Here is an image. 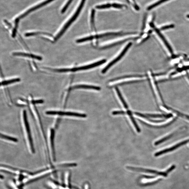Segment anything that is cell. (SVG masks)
I'll return each instance as SVG.
<instances>
[{
  "label": "cell",
  "instance_id": "1",
  "mask_svg": "<svg viewBox=\"0 0 189 189\" xmlns=\"http://www.w3.org/2000/svg\"><path fill=\"white\" fill-rule=\"evenodd\" d=\"M106 62V60L103 59L102 60L97 61L96 63L88 64V65L77 67L71 68H63L60 69H54L53 71L58 73H66L69 72H76L81 71L88 70V69L94 68L102 65Z\"/></svg>",
  "mask_w": 189,
  "mask_h": 189
},
{
  "label": "cell",
  "instance_id": "2",
  "mask_svg": "<svg viewBox=\"0 0 189 189\" xmlns=\"http://www.w3.org/2000/svg\"><path fill=\"white\" fill-rule=\"evenodd\" d=\"M85 2V0H82L79 6L78 7L77 10L76 11L75 13L74 14L73 16H72L70 20L68 21V22L65 24V25L63 26V28H62L60 31L57 35L56 37L55 38V41H56L58 40L65 33L67 29L69 26L71 25V24L77 19L78 15H79L81 11L82 10Z\"/></svg>",
  "mask_w": 189,
  "mask_h": 189
},
{
  "label": "cell",
  "instance_id": "3",
  "mask_svg": "<svg viewBox=\"0 0 189 189\" xmlns=\"http://www.w3.org/2000/svg\"><path fill=\"white\" fill-rule=\"evenodd\" d=\"M126 168L128 170L130 171L154 174L158 176L166 177L167 176L168 173L173 170L175 168V167L174 166H172L170 168L167 170L166 172H159L154 170L140 168V167H134L131 166H126Z\"/></svg>",
  "mask_w": 189,
  "mask_h": 189
},
{
  "label": "cell",
  "instance_id": "4",
  "mask_svg": "<svg viewBox=\"0 0 189 189\" xmlns=\"http://www.w3.org/2000/svg\"><path fill=\"white\" fill-rule=\"evenodd\" d=\"M23 119L24 124L25 127L26 133H27V138L29 143L31 151L33 154H34L35 150L33 145V141L31 133V132L30 126L28 121L27 113L25 110H24L23 112Z\"/></svg>",
  "mask_w": 189,
  "mask_h": 189
},
{
  "label": "cell",
  "instance_id": "5",
  "mask_svg": "<svg viewBox=\"0 0 189 189\" xmlns=\"http://www.w3.org/2000/svg\"><path fill=\"white\" fill-rule=\"evenodd\" d=\"M132 45V43L130 42L126 45V46L124 47V49L122 51L121 53L119 54L118 56H117L115 59L113 60L108 64L103 69L102 72L103 74H104L107 72L109 69L113 66L114 64H115L117 62H118L122 57L124 56L127 52L128 51V49H130L131 45Z\"/></svg>",
  "mask_w": 189,
  "mask_h": 189
},
{
  "label": "cell",
  "instance_id": "6",
  "mask_svg": "<svg viewBox=\"0 0 189 189\" xmlns=\"http://www.w3.org/2000/svg\"><path fill=\"white\" fill-rule=\"evenodd\" d=\"M46 114L49 115H59L61 116H68L78 117L80 118H85L87 115L85 114L77 113V112H65L61 111H47Z\"/></svg>",
  "mask_w": 189,
  "mask_h": 189
},
{
  "label": "cell",
  "instance_id": "7",
  "mask_svg": "<svg viewBox=\"0 0 189 189\" xmlns=\"http://www.w3.org/2000/svg\"><path fill=\"white\" fill-rule=\"evenodd\" d=\"M53 170L52 169H49L46 170L42 171L41 172H39V173H37L35 174L34 176H31L29 177L28 178H26L25 179L24 182V183L28 184L32 182L33 181H35L37 179H39L45 176L51 172H53Z\"/></svg>",
  "mask_w": 189,
  "mask_h": 189
},
{
  "label": "cell",
  "instance_id": "8",
  "mask_svg": "<svg viewBox=\"0 0 189 189\" xmlns=\"http://www.w3.org/2000/svg\"><path fill=\"white\" fill-rule=\"evenodd\" d=\"M121 35V33H107L99 35H97L90 36L89 37L82 38V39L77 40H76V42L78 43H80L88 41L95 39V38H100L104 37L109 36L118 35Z\"/></svg>",
  "mask_w": 189,
  "mask_h": 189
},
{
  "label": "cell",
  "instance_id": "9",
  "mask_svg": "<svg viewBox=\"0 0 189 189\" xmlns=\"http://www.w3.org/2000/svg\"><path fill=\"white\" fill-rule=\"evenodd\" d=\"M189 142V139L184 140L183 142H182L180 143L177 144L173 146L172 147H171L167 148L166 149L164 150H163L161 151L155 153V157H158L160 156L162 154H163L166 153L173 151L175 150L178 148L186 144Z\"/></svg>",
  "mask_w": 189,
  "mask_h": 189
},
{
  "label": "cell",
  "instance_id": "10",
  "mask_svg": "<svg viewBox=\"0 0 189 189\" xmlns=\"http://www.w3.org/2000/svg\"><path fill=\"white\" fill-rule=\"evenodd\" d=\"M54 1V0H46V1L42 2V3H41L40 4L38 5H37L33 7V8L29 9L27 11H26L24 13L22 14H21L20 16L17 18L20 20V19H22L25 16H27L28 14L31 13V12L35 11L36 9H39L42 7L48 4L51 3L52 1Z\"/></svg>",
  "mask_w": 189,
  "mask_h": 189
},
{
  "label": "cell",
  "instance_id": "11",
  "mask_svg": "<svg viewBox=\"0 0 189 189\" xmlns=\"http://www.w3.org/2000/svg\"><path fill=\"white\" fill-rule=\"evenodd\" d=\"M55 131L53 129H51L50 130V142H51V151L53 159L54 162L56 161V154H55L54 147Z\"/></svg>",
  "mask_w": 189,
  "mask_h": 189
},
{
  "label": "cell",
  "instance_id": "12",
  "mask_svg": "<svg viewBox=\"0 0 189 189\" xmlns=\"http://www.w3.org/2000/svg\"><path fill=\"white\" fill-rule=\"evenodd\" d=\"M79 89H92L96 90H100V88L99 87H97V86L92 85H79L73 86V87H71L70 88V89L71 90Z\"/></svg>",
  "mask_w": 189,
  "mask_h": 189
},
{
  "label": "cell",
  "instance_id": "13",
  "mask_svg": "<svg viewBox=\"0 0 189 189\" xmlns=\"http://www.w3.org/2000/svg\"><path fill=\"white\" fill-rule=\"evenodd\" d=\"M13 55L14 56L28 57L29 58L36 59L40 61L42 60V57L40 56L32 54L25 53L14 52L13 53Z\"/></svg>",
  "mask_w": 189,
  "mask_h": 189
},
{
  "label": "cell",
  "instance_id": "14",
  "mask_svg": "<svg viewBox=\"0 0 189 189\" xmlns=\"http://www.w3.org/2000/svg\"><path fill=\"white\" fill-rule=\"evenodd\" d=\"M154 30L155 32H156L158 35H159L160 38H161L162 41L163 42L164 44L165 45L169 52H170L171 53H173V49H172L171 47L169 44V42H167V40L165 39V38L164 36L160 32V31L158 29V28H155Z\"/></svg>",
  "mask_w": 189,
  "mask_h": 189
},
{
  "label": "cell",
  "instance_id": "15",
  "mask_svg": "<svg viewBox=\"0 0 189 189\" xmlns=\"http://www.w3.org/2000/svg\"><path fill=\"white\" fill-rule=\"evenodd\" d=\"M126 114H128L129 117H130L131 120L134 126H135L136 130H137L138 133H140L141 132L140 129L132 115V112L130 111H128L126 112Z\"/></svg>",
  "mask_w": 189,
  "mask_h": 189
},
{
  "label": "cell",
  "instance_id": "16",
  "mask_svg": "<svg viewBox=\"0 0 189 189\" xmlns=\"http://www.w3.org/2000/svg\"><path fill=\"white\" fill-rule=\"evenodd\" d=\"M146 115L148 118H171L173 115L171 114H147Z\"/></svg>",
  "mask_w": 189,
  "mask_h": 189
},
{
  "label": "cell",
  "instance_id": "17",
  "mask_svg": "<svg viewBox=\"0 0 189 189\" xmlns=\"http://www.w3.org/2000/svg\"><path fill=\"white\" fill-rule=\"evenodd\" d=\"M115 90H116L117 94L118 95L119 99L121 100L122 103L123 105V106L125 109H127L128 108V106L127 104H126L125 100H124V98L123 97L122 95L121 92L119 91L118 88L117 87H115Z\"/></svg>",
  "mask_w": 189,
  "mask_h": 189
},
{
  "label": "cell",
  "instance_id": "18",
  "mask_svg": "<svg viewBox=\"0 0 189 189\" xmlns=\"http://www.w3.org/2000/svg\"><path fill=\"white\" fill-rule=\"evenodd\" d=\"M20 78H15L9 80H5L2 81L1 83V86H5L10 85L11 84L20 82Z\"/></svg>",
  "mask_w": 189,
  "mask_h": 189
},
{
  "label": "cell",
  "instance_id": "19",
  "mask_svg": "<svg viewBox=\"0 0 189 189\" xmlns=\"http://www.w3.org/2000/svg\"><path fill=\"white\" fill-rule=\"evenodd\" d=\"M71 173L69 171H67L64 176V181L67 187L70 188Z\"/></svg>",
  "mask_w": 189,
  "mask_h": 189
},
{
  "label": "cell",
  "instance_id": "20",
  "mask_svg": "<svg viewBox=\"0 0 189 189\" xmlns=\"http://www.w3.org/2000/svg\"><path fill=\"white\" fill-rule=\"evenodd\" d=\"M1 137L3 139L11 141L14 142L16 143L18 142L17 139L13 137H10V136L5 135L2 133L1 134Z\"/></svg>",
  "mask_w": 189,
  "mask_h": 189
},
{
  "label": "cell",
  "instance_id": "21",
  "mask_svg": "<svg viewBox=\"0 0 189 189\" xmlns=\"http://www.w3.org/2000/svg\"><path fill=\"white\" fill-rule=\"evenodd\" d=\"M168 1H169V0H160V1L156 2V3L153 4L152 5L148 7L147 8V10L149 11L151 9L154 8L155 7L158 6L159 5L163 3H164V2H166Z\"/></svg>",
  "mask_w": 189,
  "mask_h": 189
},
{
  "label": "cell",
  "instance_id": "22",
  "mask_svg": "<svg viewBox=\"0 0 189 189\" xmlns=\"http://www.w3.org/2000/svg\"><path fill=\"white\" fill-rule=\"evenodd\" d=\"M174 133L168 136H167V137H165L163 138L162 139L160 140H159L157 141V142H155L154 143V145H158L160 144H161L162 143H163L165 142V141L168 140L169 139L171 138L172 136L174 135Z\"/></svg>",
  "mask_w": 189,
  "mask_h": 189
},
{
  "label": "cell",
  "instance_id": "23",
  "mask_svg": "<svg viewBox=\"0 0 189 189\" xmlns=\"http://www.w3.org/2000/svg\"><path fill=\"white\" fill-rule=\"evenodd\" d=\"M76 166H77V164L75 163H64L58 165V166L60 167H72Z\"/></svg>",
  "mask_w": 189,
  "mask_h": 189
},
{
  "label": "cell",
  "instance_id": "24",
  "mask_svg": "<svg viewBox=\"0 0 189 189\" xmlns=\"http://www.w3.org/2000/svg\"><path fill=\"white\" fill-rule=\"evenodd\" d=\"M111 5L110 4H107L102 5H97L96 6V8L98 9H108L111 8Z\"/></svg>",
  "mask_w": 189,
  "mask_h": 189
},
{
  "label": "cell",
  "instance_id": "25",
  "mask_svg": "<svg viewBox=\"0 0 189 189\" xmlns=\"http://www.w3.org/2000/svg\"><path fill=\"white\" fill-rule=\"evenodd\" d=\"M73 1V0H69L67 3H66V5L64 6L63 9H62L61 11L62 13H65V12L67 10V9L68 8V6L69 5H70V4Z\"/></svg>",
  "mask_w": 189,
  "mask_h": 189
},
{
  "label": "cell",
  "instance_id": "26",
  "mask_svg": "<svg viewBox=\"0 0 189 189\" xmlns=\"http://www.w3.org/2000/svg\"><path fill=\"white\" fill-rule=\"evenodd\" d=\"M95 14V11L94 9H92L91 14V23L93 26L94 25Z\"/></svg>",
  "mask_w": 189,
  "mask_h": 189
},
{
  "label": "cell",
  "instance_id": "27",
  "mask_svg": "<svg viewBox=\"0 0 189 189\" xmlns=\"http://www.w3.org/2000/svg\"><path fill=\"white\" fill-rule=\"evenodd\" d=\"M174 27V25L173 24H171L169 25H167L163 26L161 28V30H164L169 28H173Z\"/></svg>",
  "mask_w": 189,
  "mask_h": 189
},
{
  "label": "cell",
  "instance_id": "28",
  "mask_svg": "<svg viewBox=\"0 0 189 189\" xmlns=\"http://www.w3.org/2000/svg\"><path fill=\"white\" fill-rule=\"evenodd\" d=\"M113 8L116 9H122L123 8V5H122L117 3H113L111 5Z\"/></svg>",
  "mask_w": 189,
  "mask_h": 189
},
{
  "label": "cell",
  "instance_id": "29",
  "mask_svg": "<svg viewBox=\"0 0 189 189\" xmlns=\"http://www.w3.org/2000/svg\"><path fill=\"white\" fill-rule=\"evenodd\" d=\"M112 114L114 115L118 114H126V112L122 111H114L112 112Z\"/></svg>",
  "mask_w": 189,
  "mask_h": 189
},
{
  "label": "cell",
  "instance_id": "30",
  "mask_svg": "<svg viewBox=\"0 0 189 189\" xmlns=\"http://www.w3.org/2000/svg\"><path fill=\"white\" fill-rule=\"evenodd\" d=\"M189 66H184L183 67L181 68L178 69L177 70L178 72H181L184 71H186L189 70Z\"/></svg>",
  "mask_w": 189,
  "mask_h": 189
},
{
  "label": "cell",
  "instance_id": "31",
  "mask_svg": "<svg viewBox=\"0 0 189 189\" xmlns=\"http://www.w3.org/2000/svg\"><path fill=\"white\" fill-rule=\"evenodd\" d=\"M44 102V100H34L32 101V103L34 104H42Z\"/></svg>",
  "mask_w": 189,
  "mask_h": 189
},
{
  "label": "cell",
  "instance_id": "32",
  "mask_svg": "<svg viewBox=\"0 0 189 189\" xmlns=\"http://www.w3.org/2000/svg\"><path fill=\"white\" fill-rule=\"evenodd\" d=\"M85 189H89V186L88 184H86L85 186Z\"/></svg>",
  "mask_w": 189,
  "mask_h": 189
},
{
  "label": "cell",
  "instance_id": "33",
  "mask_svg": "<svg viewBox=\"0 0 189 189\" xmlns=\"http://www.w3.org/2000/svg\"><path fill=\"white\" fill-rule=\"evenodd\" d=\"M185 117L187 119L189 120V116L187 115H185Z\"/></svg>",
  "mask_w": 189,
  "mask_h": 189
},
{
  "label": "cell",
  "instance_id": "34",
  "mask_svg": "<svg viewBox=\"0 0 189 189\" xmlns=\"http://www.w3.org/2000/svg\"><path fill=\"white\" fill-rule=\"evenodd\" d=\"M187 77L189 80V75H188V74L187 73Z\"/></svg>",
  "mask_w": 189,
  "mask_h": 189
},
{
  "label": "cell",
  "instance_id": "35",
  "mask_svg": "<svg viewBox=\"0 0 189 189\" xmlns=\"http://www.w3.org/2000/svg\"><path fill=\"white\" fill-rule=\"evenodd\" d=\"M187 17L189 18V14H188V15H187Z\"/></svg>",
  "mask_w": 189,
  "mask_h": 189
},
{
  "label": "cell",
  "instance_id": "36",
  "mask_svg": "<svg viewBox=\"0 0 189 189\" xmlns=\"http://www.w3.org/2000/svg\"><path fill=\"white\" fill-rule=\"evenodd\" d=\"M126 1L128 2L129 3H130V2H129V0H126Z\"/></svg>",
  "mask_w": 189,
  "mask_h": 189
},
{
  "label": "cell",
  "instance_id": "37",
  "mask_svg": "<svg viewBox=\"0 0 189 189\" xmlns=\"http://www.w3.org/2000/svg\"><path fill=\"white\" fill-rule=\"evenodd\" d=\"M133 1L134 2H135V0H133Z\"/></svg>",
  "mask_w": 189,
  "mask_h": 189
},
{
  "label": "cell",
  "instance_id": "38",
  "mask_svg": "<svg viewBox=\"0 0 189 189\" xmlns=\"http://www.w3.org/2000/svg\"><path fill=\"white\" fill-rule=\"evenodd\" d=\"M187 61H189V58L187 59Z\"/></svg>",
  "mask_w": 189,
  "mask_h": 189
}]
</instances>
